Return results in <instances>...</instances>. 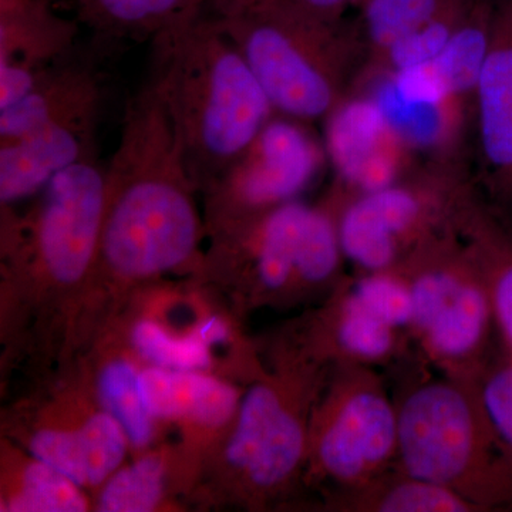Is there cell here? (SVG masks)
Here are the masks:
<instances>
[{"label": "cell", "mask_w": 512, "mask_h": 512, "mask_svg": "<svg viewBox=\"0 0 512 512\" xmlns=\"http://www.w3.org/2000/svg\"><path fill=\"white\" fill-rule=\"evenodd\" d=\"M28 217L8 220L6 247L59 285L83 281L99 262L106 208V167L87 158L39 192Z\"/></svg>", "instance_id": "10"}, {"label": "cell", "mask_w": 512, "mask_h": 512, "mask_svg": "<svg viewBox=\"0 0 512 512\" xmlns=\"http://www.w3.org/2000/svg\"><path fill=\"white\" fill-rule=\"evenodd\" d=\"M353 89L367 94L423 163L464 164L473 106L448 92L429 64L417 69L363 67Z\"/></svg>", "instance_id": "12"}, {"label": "cell", "mask_w": 512, "mask_h": 512, "mask_svg": "<svg viewBox=\"0 0 512 512\" xmlns=\"http://www.w3.org/2000/svg\"><path fill=\"white\" fill-rule=\"evenodd\" d=\"M497 0H476L430 69L448 92L473 106L478 80L490 52Z\"/></svg>", "instance_id": "24"}, {"label": "cell", "mask_w": 512, "mask_h": 512, "mask_svg": "<svg viewBox=\"0 0 512 512\" xmlns=\"http://www.w3.org/2000/svg\"><path fill=\"white\" fill-rule=\"evenodd\" d=\"M476 190L463 164L421 165L409 177L367 194L346 197L333 188L340 247L357 274L396 269L443 237Z\"/></svg>", "instance_id": "6"}, {"label": "cell", "mask_w": 512, "mask_h": 512, "mask_svg": "<svg viewBox=\"0 0 512 512\" xmlns=\"http://www.w3.org/2000/svg\"><path fill=\"white\" fill-rule=\"evenodd\" d=\"M202 342L207 346L220 345L227 342L229 338L228 326L218 318H208L194 330Z\"/></svg>", "instance_id": "33"}, {"label": "cell", "mask_w": 512, "mask_h": 512, "mask_svg": "<svg viewBox=\"0 0 512 512\" xmlns=\"http://www.w3.org/2000/svg\"><path fill=\"white\" fill-rule=\"evenodd\" d=\"M214 235L218 254L247 264L262 292H333L346 279L335 202L329 195L319 205L288 202Z\"/></svg>", "instance_id": "9"}, {"label": "cell", "mask_w": 512, "mask_h": 512, "mask_svg": "<svg viewBox=\"0 0 512 512\" xmlns=\"http://www.w3.org/2000/svg\"><path fill=\"white\" fill-rule=\"evenodd\" d=\"M480 178L491 208L512 225V0H497L490 52L473 101Z\"/></svg>", "instance_id": "14"}, {"label": "cell", "mask_w": 512, "mask_h": 512, "mask_svg": "<svg viewBox=\"0 0 512 512\" xmlns=\"http://www.w3.org/2000/svg\"><path fill=\"white\" fill-rule=\"evenodd\" d=\"M323 124V144L336 177L333 188L346 197L382 190L421 167L375 101L360 90H350Z\"/></svg>", "instance_id": "13"}, {"label": "cell", "mask_w": 512, "mask_h": 512, "mask_svg": "<svg viewBox=\"0 0 512 512\" xmlns=\"http://www.w3.org/2000/svg\"><path fill=\"white\" fill-rule=\"evenodd\" d=\"M218 19L281 116L325 121L366 64L356 25L313 18L288 0Z\"/></svg>", "instance_id": "4"}, {"label": "cell", "mask_w": 512, "mask_h": 512, "mask_svg": "<svg viewBox=\"0 0 512 512\" xmlns=\"http://www.w3.org/2000/svg\"><path fill=\"white\" fill-rule=\"evenodd\" d=\"M269 2H275V0H210L208 9L220 18H228V16L238 15V13L245 12V10Z\"/></svg>", "instance_id": "32"}, {"label": "cell", "mask_w": 512, "mask_h": 512, "mask_svg": "<svg viewBox=\"0 0 512 512\" xmlns=\"http://www.w3.org/2000/svg\"><path fill=\"white\" fill-rule=\"evenodd\" d=\"M463 2L466 0H363L357 8L356 28L365 42L366 62Z\"/></svg>", "instance_id": "25"}, {"label": "cell", "mask_w": 512, "mask_h": 512, "mask_svg": "<svg viewBox=\"0 0 512 512\" xmlns=\"http://www.w3.org/2000/svg\"><path fill=\"white\" fill-rule=\"evenodd\" d=\"M99 397L104 410L126 431L131 446L141 448L150 444L156 419L144 403L136 367L124 359L104 366L99 376Z\"/></svg>", "instance_id": "26"}, {"label": "cell", "mask_w": 512, "mask_h": 512, "mask_svg": "<svg viewBox=\"0 0 512 512\" xmlns=\"http://www.w3.org/2000/svg\"><path fill=\"white\" fill-rule=\"evenodd\" d=\"M210 0H76L77 20L109 53L123 43L151 42L200 18Z\"/></svg>", "instance_id": "21"}, {"label": "cell", "mask_w": 512, "mask_h": 512, "mask_svg": "<svg viewBox=\"0 0 512 512\" xmlns=\"http://www.w3.org/2000/svg\"><path fill=\"white\" fill-rule=\"evenodd\" d=\"M153 46L188 170L204 191L275 116L274 107L210 9Z\"/></svg>", "instance_id": "2"}, {"label": "cell", "mask_w": 512, "mask_h": 512, "mask_svg": "<svg viewBox=\"0 0 512 512\" xmlns=\"http://www.w3.org/2000/svg\"><path fill=\"white\" fill-rule=\"evenodd\" d=\"M144 403L154 419H185L220 427L237 416V390L197 370L148 367L140 372Z\"/></svg>", "instance_id": "22"}, {"label": "cell", "mask_w": 512, "mask_h": 512, "mask_svg": "<svg viewBox=\"0 0 512 512\" xmlns=\"http://www.w3.org/2000/svg\"><path fill=\"white\" fill-rule=\"evenodd\" d=\"M101 114L53 121L0 143L2 207L35 197L57 174L99 157L97 131Z\"/></svg>", "instance_id": "17"}, {"label": "cell", "mask_w": 512, "mask_h": 512, "mask_svg": "<svg viewBox=\"0 0 512 512\" xmlns=\"http://www.w3.org/2000/svg\"><path fill=\"white\" fill-rule=\"evenodd\" d=\"M456 231L487 284L501 348L512 355V225L474 191L458 211Z\"/></svg>", "instance_id": "20"}, {"label": "cell", "mask_w": 512, "mask_h": 512, "mask_svg": "<svg viewBox=\"0 0 512 512\" xmlns=\"http://www.w3.org/2000/svg\"><path fill=\"white\" fill-rule=\"evenodd\" d=\"M393 394L399 470L453 491L478 512L512 511V453L476 383L423 370Z\"/></svg>", "instance_id": "3"}, {"label": "cell", "mask_w": 512, "mask_h": 512, "mask_svg": "<svg viewBox=\"0 0 512 512\" xmlns=\"http://www.w3.org/2000/svg\"><path fill=\"white\" fill-rule=\"evenodd\" d=\"M476 386L495 431L512 453V355L503 348L494 352Z\"/></svg>", "instance_id": "30"}, {"label": "cell", "mask_w": 512, "mask_h": 512, "mask_svg": "<svg viewBox=\"0 0 512 512\" xmlns=\"http://www.w3.org/2000/svg\"><path fill=\"white\" fill-rule=\"evenodd\" d=\"M197 191L173 124L157 117L128 121L106 165L97 265L134 281L188 264L202 234Z\"/></svg>", "instance_id": "1"}, {"label": "cell", "mask_w": 512, "mask_h": 512, "mask_svg": "<svg viewBox=\"0 0 512 512\" xmlns=\"http://www.w3.org/2000/svg\"><path fill=\"white\" fill-rule=\"evenodd\" d=\"M309 346L333 363L394 366L409 359L410 335L367 306L350 288L349 276L330 293Z\"/></svg>", "instance_id": "18"}, {"label": "cell", "mask_w": 512, "mask_h": 512, "mask_svg": "<svg viewBox=\"0 0 512 512\" xmlns=\"http://www.w3.org/2000/svg\"><path fill=\"white\" fill-rule=\"evenodd\" d=\"M87 507L80 485L39 460L26 467L18 493L6 503V510L18 512H82Z\"/></svg>", "instance_id": "28"}, {"label": "cell", "mask_w": 512, "mask_h": 512, "mask_svg": "<svg viewBox=\"0 0 512 512\" xmlns=\"http://www.w3.org/2000/svg\"><path fill=\"white\" fill-rule=\"evenodd\" d=\"M109 53L92 42L37 74L32 90L0 111V143L53 121L103 114L106 74L101 59Z\"/></svg>", "instance_id": "16"}, {"label": "cell", "mask_w": 512, "mask_h": 512, "mask_svg": "<svg viewBox=\"0 0 512 512\" xmlns=\"http://www.w3.org/2000/svg\"><path fill=\"white\" fill-rule=\"evenodd\" d=\"M396 400L377 367L335 363L313 407L306 471L329 493L352 490L397 467Z\"/></svg>", "instance_id": "8"}, {"label": "cell", "mask_w": 512, "mask_h": 512, "mask_svg": "<svg viewBox=\"0 0 512 512\" xmlns=\"http://www.w3.org/2000/svg\"><path fill=\"white\" fill-rule=\"evenodd\" d=\"M165 463L157 454H147L136 463L116 471L99 497V511H153L164 494Z\"/></svg>", "instance_id": "27"}, {"label": "cell", "mask_w": 512, "mask_h": 512, "mask_svg": "<svg viewBox=\"0 0 512 512\" xmlns=\"http://www.w3.org/2000/svg\"><path fill=\"white\" fill-rule=\"evenodd\" d=\"M138 355L154 366L174 370H202L211 365L210 346L197 333L177 338L153 320H141L131 332Z\"/></svg>", "instance_id": "29"}, {"label": "cell", "mask_w": 512, "mask_h": 512, "mask_svg": "<svg viewBox=\"0 0 512 512\" xmlns=\"http://www.w3.org/2000/svg\"><path fill=\"white\" fill-rule=\"evenodd\" d=\"M396 269L412 292L409 333L421 362L476 383L495 352L497 330L487 284L456 225Z\"/></svg>", "instance_id": "5"}, {"label": "cell", "mask_w": 512, "mask_h": 512, "mask_svg": "<svg viewBox=\"0 0 512 512\" xmlns=\"http://www.w3.org/2000/svg\"><path fill=\"white\" fill-rule=\"evenodd\" d=\"M55 0H0V111L32 90L37 74L79 47V20L64 18Z\"/></svg>", "instance_id": "15"}, {"label": "cell", "mask_w": 512, "mask_h": 512, "mask_svg": "<svg viewBox=\"0 0 512 512\" xmlns=\"http://www.w3.org/2000/svg\"><path fill=\"white\" fill-rule=\"evenodd\" d=\"M332 367L308 348L242 397L225 456L255 500L281 494L305 473L313 407Z\"/></svg>", "instance_id": "7"}, {"label": "cell", "mask_w": 512, "mask_h": 512, "mask_svg": "<svg viewBox=\"0 0 512 512\" xmlns=\"http://www.w3.org/2000/svg\"><path fill=\"white\" fill-rule=\"evenodd\" d=\"M313 124L275 114L204 192L212 232L301 198L329 164Z\"/></svg>", "instance_id": "11"}, {"label": "cell", "mask_w": 512, "mask_h": 512, "mask_svg": "<svg viewBox=\"0 0 512 512\" xmlns=\"http://www.w3.org/2000/svg\"><path fill=\"white\" fill-rule=\"evenodd\" d=\"M313 18L339 22L349 9H357L363 0H288Z\"/></svg>", "instance_id": "31"}, {"label": "cell", "mask_w": 512, "mask_h": 512, "mask_svg": "<svg viewBox=\"0 0 512 512\" xmlns=\"http://www.w3.org/2000/svg\"><path fill=\"white\" fill-rule=\"evenodd\" d=\"M326 507L340 512H478L453 491L397 467L360 487L329 493Z\"/></svg>", "instance_id": "23"}, {"label": "cell", "mask_w": 512, "mask_h": 512, "mask_svg": "<svg viewBox=\"0 0 512 512\" xmlns=\"http://www.w3.org/2000/svg\"><path fill=\"white\" fill-rule=\"evenodd\" d=\"M128 443L119 421L104 410L92 414L79 429L37 431L30 453L84 487L109 480L123 463Z\"/></svg>", "instance_id": "19"}]
</instances>
